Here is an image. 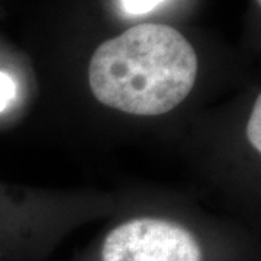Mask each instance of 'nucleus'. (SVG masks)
I'll use <instances>...</instances> for the list:
<instances>
[{
    "label": "nucleus",
    "instance_id": "f257e3e1",
    "mask_svg": "<svg viewBox=\"0 0 261 261\" xmlns=\"http://www.w3.org/2000/svg\"><path fill=\"white\" fill-rule=\"evenodd\" d=\"M197 75L195 48L177 29L135 25L100 44L89 64L94 97L121 112L157 116L192 92Z\"/></svg>",
    "mask_w": 261,
    "mask_h": 261
},
{
    "label": "nucleus",
    "instance_id": "f03ea898",
    "mask_svg": "<svg viewBox=\"0 0 261 261\" xmlns=\"http://www.w3.org/2000/svg\"><path fill=\"white\" fill-rule=\"evenodd\" d=\"M102 261H202V248L195 235L181 225L140 218L109 232Z\"/></svg>",
    "mask_w": 261,
    "mask_h": 261
},
{
    "label": "nucleus",
    "instance_id": "7ed1b4c3",
    "mask_svg": "<svg viewBox=\"0 0 261 261\" xmlns=\"http://www.w3.org/2000/svg\"><path fill=\"white\" fill-rule=\"evenodd\" d=\"M261 97L258 96L254 103L252 112L247 123V138L255 151H261Z\"/></svg>",
    "mask_w": 261,
    "mask_h": 261
},
{
    "label": "nucleus",
    "instance_id": "20e7f679",
    "mask_svg": "<svg viewBox=\"0 0 261 261\" xmlns=\"http://www.w3.org/2000/svg\"><path fill=\"white\" fill-rule=\"evenodd\" d=\"M164 0H122V6L129 15H145Z\"/></svg>",
    "mask_w": 261,
    "mask_h": 261
},
{
    "label": "nucleus",
    "instance_id": "39448f33",
    "mask_svg": "<svg viewBox=\"0 0 261 261\" xmlns=\"http://www.w3.org/2000/svg\"><path fill=\"white\" fill-rule=\"evenodd\" d=\"M16 93V86L12 77L0 71V112H3Z\"/></svg>",
    "mask_w": 261,
    "mask_h": 261
},
{
    "label": "nucleus",
    "instance_id": "423d86ee",
    "mask_svg": "<svg viewBox=\"0 0 261 261\" xmlns=\"http://www.w3.org/2000/svg\"><path fill=\"white\" fill-rule=\"evenodd\" d=\"M255 2H257V5H260L261 3V0H255Z\"/></svg>",
    "mask_w": 261,
    "mask_h": 261
}]
</instances>
